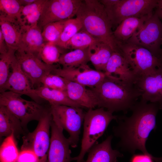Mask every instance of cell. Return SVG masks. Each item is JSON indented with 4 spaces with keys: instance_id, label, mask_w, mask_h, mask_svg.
<instances>
[{
    "instance_id": "6da1fadb",
    "label": "cell",
    "mask_w": 162,
    "mask_h": 162,
    "mask_svg": "<svg viewBox=\"0 0 162 162\" xmlns=\"http://www.w3.org/2000/svg\"><path fill=\"white\" fill-rule=\"evenodd\" d=\"M160 109L156 104L140 100L132 107L130 116L118 117V124L113 127L112 131L114 135L120 139L118 146L132 154L139 150L156 162H162V157L153 156L146 147L150 132L156 128V116Z\"/></svg>"
},
{
    "instance_id": "7a4b0ae2",
    "label": "cell",
    "mask_w": 162,
    "mask_h": 162,
    "mask_svg": "<svg viewBox=\"0 0 162 162\" xmlns=\"http://www.w3.org/2000/svg\"><path fill=\"white\" fill-rule=\"evenodd\" d=\"M90 88L96 97L97 106L112 113L131 110L140 96L134 83L112 76L106 75L100 83Z\"/></svg>"
},
{
    "instance_id": "3957f363",
    "label": "cell",
    "mask_w": 162,
    "mask_h": 162,
    "mask_svg": "<svg viewBox=\"0 0 162 162\" xmlns=\"http://www.w3.org/2000/svg\"><path fill=\"white\" fill-rule=\"evenodd\" d=\"M76 16L82 23V29L108 45L114 52L118 51L119 42L115 38L111 23L99 0H82Z\"/></svg>"
},
{
    "instance_id": "277c9868",
    "label": "cell",
    "mask_w": 162,
    "mask_h": 162,
    "mask_svg": "<svg viewBox=\"0 0 162 162\" xmlns=\"http://www.w3.org/2000/svg\"><path fill=\"white\" fill-rule=\"evenodd\" d=\"M103 108L89 109L85 112L81 148L79 154L74 157L76 162H85V154L97 142L111 121L116 120L118 116Z\"/></svg>"
},
{
    "instance_id": "5b68a950",
    "label": "cell",
    "mask_w": 162,
    "mask_h": 162,
    "mask_svg": "<svg viewBox=\"0 0 162 162\" xmlns=\"http://www.w3.org/2000/svg\"><path fill=\"white\" fill-rule=\"evenodd\" d=\"M21 95L9 91L1 92L0 105L7 108L20 121L27 132V125L30 122L39 121L50 109L35 101L22 98Z\"/></svg>"
},
{
    "instance_id": "8992f818",
    "label": "cell",
    "mask_w": 162,
    "mask_h": 162,
    "mask_svg": "<svg viewBox=\"0 0 162 162\" xmlns=\"http://www.w3.org/2000/svg\"><path fill=\"white\" fill-rule=\"evenodd\" d=\"M52 120L50 107L38 121L34 130L28 132L22 137L21 151L33 152L37 156L39 162H48L51 141L50 130Z\"/></svg>"
},
{
    "instance_id": "52a82bcc",
    "label": "cell",
    "mask_w": 162,
    "mask_h": 162,
    "mask_svg": "<svg viewBox=\"0 0 162 162\" xmlns=\"http://www.w3.org/2000/svg\"><path fill=\"white\" fill-rule=\"evenodd\" d=\"M119 51L137 77L156 70L162 66V58L154 55L146 48L127 42L120 43Z\"/></svg>"
},
{
    "instance_id": "ba28073f",
    "label": "cell",
    "mask_w": 162,
    "mask_h": 162,
    "mask_svg": "<svg viewBox=\"0 0 162 162\" xmlns=\"http://www.w3.org/2000/svg\"><path fill=\"white\" fill-rule=\"evenodd\" d=\"M50 107L53 121L68 132L70 146L76 147L85 112L80 107L64 105H51Z\"/></svg>"
},
{
    "instance_id": "9c48e42d",
    "label": "cell",
    "mask_w": 162,
    "mask_h": 162,
    "mask_svg": "<svg viewBox=\"0 0 162 162\" xmlns=\"http://www.w3.org/2000/svg\"><path fill=\"white\" fill-rule=\"evenodd\" d=\"M158 2V0H119L116 4L104 8L113 27L129 17L151 16Z\"/></svg>"
},
{
    "instance_id": "30bf717a",
    "label": "cell",
    "mask_w": 162,
    "mask_h": 162,
    "mask_svg": "<svg viewBox=\"0 0 162 162\" xmlns=\"http://www.w3.org/2000/svg\"><path fill=\"white\" fill-rule=\"evenodd\" d=\"M125 42L144 47L157 57L162 58V22L154 13Z\"/></svg>"
},
{
    "instance_id": "8fae6325",
    "label": "cell",
    "mask_w": 162,
    "mask_h": 162,
    "mask_svg": "<svg viewBox=\"0 0 162 162\" xmlns=\"http://www.w3.org/2000/svg\"><path fill=\"white\" fill-rule=\"evenodd\" d=\"M81 0H46L38 26L42 29L46 24L72 18L76 15Z\"/></svg>"
},
{
    "instance_id": "7c38bea8",
    "label": "cell",
    "mask_w": 162,
    "mask_h": 162,
    "mask_svg": "<svg viewBox=\"0 0 162 162\" xmlns=\"http://www.w3.org/2000/svg\"><path fill=\"white\" fill-rule=\"evenodd\" d=\"M15 56L33 88L35 86L41 84L44 76L58 67L57 64H46L37 55L22 50H16Z\"/></svg>"
},
{
    "instance_id": "4fadbf2b",
    "label": "cell",
    "mask_w": 162,
    "mask_h": 162,
    "mask_svg": "<svg viewBox=\"0 0 162 162\" xmlns=\"http://www.w3.org/2000/svg\"><path fill=\"white\" fill-rule=\"evenodd\" d=\"M134 84L140 93V100L156 104L162 109V66L137 77Z\"/></svg>"
},
{
    "instance_id": "5bb4252c",
    "label": "cell",
    "mask_w": 162,
    "mask_h": 162,
    "mask_svg": "<svg viewBox=\"0 0 162 162\" xmlns=\"http://www.w3.org/2000/svg\"><path fill=\"white\" fill-rule=\"evenodd\" d=\"M68 80L90 88L100 83L105 78V73L91 68L87 64L73 68H57L51 72Z\"/></svg>"
},
{
    "instance_id": "9a60e30c",
    "label": "cell",
    "mask_w": 162,
    "mask_h": 162,
    "mask_svg": "<svg viewBox=\"0 0 162 162\" xmlns=\"http://www.w3.org/2000/svg\"><path fill=\"white\" fill-rule=\"evenodd\" d=\"M63 130L52 120L51 125V141L48 162H71L70 142L64 136Z\"/></svg>"
},
{
    "instance_id": "2e32d148",
    "label": "cell",
    "mask_w": 162,
    "mask_h": 162,
    "mask_svg": "<svg viewBox=\"0 0 162 162\" xmlns=\"http://www.w3.org/2000/svg\"><path fill=\"white\" fill-rule=\"evenodd\" d=\"M33 89L16 60L15 54L12 61L10 75L4 86L0 89V93L9 91L30 97Z\"/></svg>"
},
{
    "instance_id": "e0dca14e",
    "label": "cell",
    "mask_w": 162,
    "mask_h": 162,
    "mask_svg": "<svg viewBox=\"0 0 162 162\" xmlns=\"http://www.w3.org/2000/svg\"><path fill=\"white\" fill-rule=\"evenodd\" d=\"M104 73L106 76L134 83L137 78L119 51L113 52L106 64Z\"/></svg>"
},
{
    "instance_id": "ac0fdd59",
    "label": "cell",
    "mask_w": 162,
    "mask_h": 162,
    "mask_svg": "<svg viewBox=\"0 0 162 162\" xmlns=\"http://www.w3.org/2000/svg\"><path fill=\"white\" fill-rule=\"evenodd\" d=\"M66 93L69 99L82 108L94 109L97 106L96 97L92 90L86 86L65 79Z\"/></svg>"
},
{
    "instance_id": "d6986e66",
    "label": "cell",
    "mask_w": 162,
    "mask_h": 162,
    "mask_svg": "<svg viewBox=\"0 0 162 162\" xmlns=\"http://www.w3.org/2000/svg\"><path fill=\"white\" fill-rule=\"evenodd\" d=\"M113 136L110 135L100 143L97 142L88 152L85 162H117V159L123 155L111 146Z\"/></svg>"
},
{
    "instance_id": "ffe728a7",
    "label": "cell",
    "mask_w": 162,
    "mask_h": 162,
    "mask_svg": "<svg viewBox=\"0 0 162 162\" xmlns=\"http://www.w3.org/2000/svg\"><path fill=\"white\" fill-rule=\"evenodd\" d=\"M42 30L38 26L33 27L22 26V33L17 50L32 53L38 56L46 43L42 35Z\"/></svg>"
},
{
    "instance_id": "44dd1931",
    "label": "cell",
    "mask_w": 162,
    "mask_h": 162,
    "mask_svg": "<svg viewBox=\"0 0 162 162\" xmlns=\"http://www.w3.org/2000/svg\"><path fill=\"white\" fill-rule=\"evenodd\" d=\"M27 133L16 116L6 107L0 105V138L13 134L15 137L19 138Z\"/></svg>"
},
{
    "instance_id": "7402d4cb",
    "label": "cell",
    "mask_w": 162,
    "mask_h": 162,
    "mask_svg": "<svg viewBox=\"0 0 162 162\" xmlns=\"http://www.w3.org/2000/svg\"><path fill=\"white\" fill-rule=\"evenodd\" d=\"M30 97H38L49 102L50 105H64L82 108L73 102L68 96L66 92L52 89L42 86L32 89Z\"/></svg>"
},
{
    "instance_id": "603a6c76",
    "label": "cell",
    "mask_w": 162,
    "mask_h": 162,
    "mask_svg": "<svg viewBox=\"0 0 162 162\" xmlns=\"http://www.w3.org/2000/svg\"><path fill=\"white\" fill-rule=\"evenodd\" d=\"M151 16L130 17L124 20L113 32L116 39L119 42H126L140 29Z\"/></svg>"
},
{
    "instance_id": "cb8c5ba5",
    "label": "cell",
    "mask_w": 162,
    "mask_h": 162,
    "mask_svg": "<svg viewBox=\"0 0 162 162\" xmlns=\"http://www.w3.org/2000/svg\"><path fill=\"white\" fill-rule=\"evenodd\" d=\"M0 29L9 48L17 50L19 48L22 26L19 22L0 15Z\"/></svg>"
},
{
    "instance_id": "d4e9b609",
    "label": "cell",
    "mask_w": 162,
    "mask_h": 162,
    "mask_svg": "<svg viewBox=\"0 0 162 162\" xmlns=\"http://www.w3.org/2000/svg\"><path fill=\"white\" fill-rule=\"evenodd\" d=\"M113 52L108 45L98 41L88 48L90 61L96 70L104 72L106 64Z\"/></svg>"
},
{
    "instance_id": "484cf974",
    "label": "cell",
    "mask_w": 162,
    "mask_h": 162,
    "mask_svg": "<svg viewBox=\"0 0 162 162\" xmlns=\"http://www.w3.org/2000/svg\"><path fill=\"white\" fill-rule=\"evenodd\" d=\"M89 61L87 48L75 49L63 53L59 58L58 63L61 65L63 68H73L87 64Z\"/></svg>"
},
{
    "instance_id": "4316f807",
    "label": "cell",
    "mask_w": 162,
    "mask_h": 162,
    "mask_svg": "<svg viewBox=\"0 0 162 162\" xmlns=\"http://www.w3.org/2000/svg\"><path fill=\"white\" fill-rule=\"evenodd\" d=\"M46 0H36L32 4L22 6L21 17L22 26L33 27L38 26L43 6Z\"/></svg>"
},
{
    "instance_id": "83f0119b",
    "label": "cell",
    "mask_w": 162,
    "mask_h": 162,
    "mask_svg": "<svg viewBox=\"0 0 162 162\" xmlns=\"http://www.w3.org/2000/svg\"><path fill=\"white\" fill-rule=\"evenodd\" d=\"M82 28V23L77 17L67 20L58 39L54 44L62 49H65L69 41Z\"/></svg>"
},
{
    "instance_id": "f1b7e54d",
    "label": "cell",
    "mask_w": 162,
    "mask_h": 162,
    "mask_svg": "<svg viewBox=\"0 0 162 162\" xmlns=\"http://www.w3.org/2000/svg\"><path fill=\"white\" fill-rule=\"evenodd\" d=\"M13 134L6 137L0 148V162H16L19 152Z\"/></svg>"
},
{
    "instance_id": "f546056e",
    "label": "cell",
    "mask_w": 162,
    "mask_h": 162,
    "mask_svg": "<svg viewBox=\"0 0 162 162\" xmlns=\"http://www.w3.org/2000/svg\"><path fill=\"white\" fill-rule=\"evenodd\" d=\"M22 7L17 0H0V15L17 21L22 26L21 17Z\"/></svg>"
},
{
    "instance_id": "4dcf8cb0",
    "label": "cell",
    "mask_w": 162,
    "mask_h": 162,
    "mask_svg": "<svg viewBox=\"0 0 162 162\" xmlns=\"http://www.w3.org/2000/svg\"><path fill=\"white\" fill-rule=\"evenodd\" d=\"M100 41L86 31L81 29L67 43L65 49H85Z\"/></svg>"
},
{
    "instance_id": "1f68e13d",
    "label": "cell",
    "mask_w": 162,
    "mask_h": 162,
    "mask_svg": "<svg viewBox=\"0 0 162 162\" xmlns=\"http://www.w3.org/2000/svg\"><path fill=\"white\" fill-rule=\"evenodd\" d=\"M62 48L52 43H46L39 53L38 56L44 63L48 65L58 63L62 54Z\"/></svg>"
},
{
    "instance_id": "d6a6232c",
    "label": "cell",
    "mask_w": 162,
    "mask_h": 162,
    "mask_svg": "<svg viewBox=\"0 0 162 162\" xmlns=\"http://www.w3.org/2000/svg\"><path fill=\"white\" fill-rule=\"evenodd\" d=\"M67 20L50 23L43 28L42 34L45 43L54 44L58 40L62 32Z\"/></svg>"
},
{
    "instance_id": "836d02e7",
    "label": "cell",
    "mask_w": 162,
    "mask_h": 162,
    "mask_svg": "<svg viewBox=\"0 0 162 162\" xmlns=\"http://www.w3.org/2000/svg\"><path fill=\"white\" fill-rule=\"evenodd\" d=\"M16 51L9 48L8 52L0 55V89L4 86L9 76L12 58Z\"/></svg>"
},
{
    "instance_id": "e575fe53",
    "label": "cell",
    "mask_w": 162,
    "mask_h": 162,
    "mask_svg": "<svg viewBox=\"0 0 162 162\" xmlns=\"http://www.w3.org/2000/svg\"><path fill=\"white\" fill-rule=\"evenodd\" d=\"M40 83L50 88L66 91V84L65 79L52 73L44 76L41 80Z\"/></svg>"
},
{
    "instance_id": "d590c367",
    "label": "cell",
    "mask_w": 162,
    "mask_h": 162,
    "mask_svg": "<svg viewBox=\"0 0 162 162\" xmlns=\"http://www.w3.org/2000/svg\"><path fill=\"white\" fill-rule=\"evenodd\" d=\"M16 162H39L38 158L35 154L29 150L21 151Z\"/></svg>"
},
{
    "instance_id": "8d00e7d4",
    "label": "cell",
    "mask_w": 162,
    "mask_h": 162,
    "mask_svg": "<svg viewBox=\"0 0 162 162\" xmlns=\"http://www.w3.org/2000/svg\"><path fill=\"white\" fill-rule=\"evenodd\" d=\"M152 160L150 157L144 154H136L134 155L131 162H153Z\"/></svg>"
},
{
    "instance_id": "74e56055",
    "label": "cell",
    "mask_w": 162,
    "mask_h": 162,
    "mask_svg": "<svg viewBox=\"0 0 162 162\" xmlns=\"http://www.w3.org/2000/svg\"><path fill=\"white\" fill-rule=\"evenodd\" d=\"M9 48L5 41L1 30H0V53H5L8 52Z\"/></svg>"
},
{
    "instance_id": "f35d334b",
    "label": "cell",
    "mask_w": 162,
    "mask_h": 162,
    "mask_svg": "<svg viewBox=\"0 0 162 162\" xmlns=\"http://www.w3.org/2000/svg\"><path fill=\"white\" fill-rule=\"evenodd\" d=\"M154 13L160 20H162V0H158V5Z\"/></svg>"
},
{
    "instance_id": "ab89813d",
    "label": "cell",
    "mask_w": 162,
    "mask_h": 162,
    "mask_svg": "<svg viewBox=\"0 0 162 162\" xmlns=\"http://www.w3.org/2000/svg\"><path fill=\"white\" fill-rule=\"evenodd\" d=\"M20 4L22 6L25 7L32 4L36 0H17Z\"/></svg>"
}]
</instances>
